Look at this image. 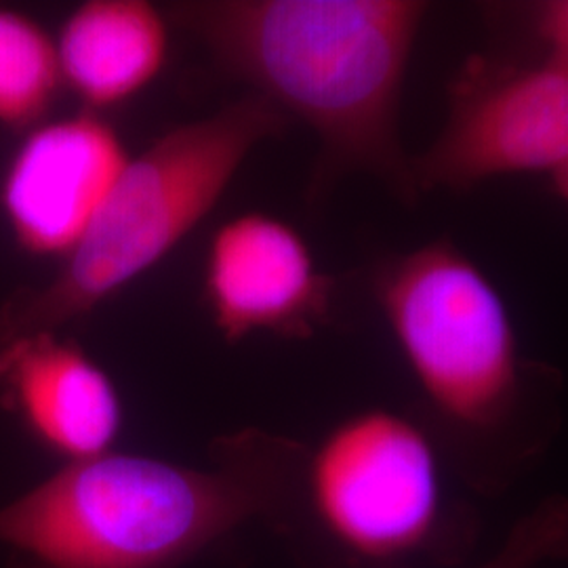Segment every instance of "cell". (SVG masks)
I'll use <instances>...</instances> for the list:
<instances>
[{
    "instance_id": "8fae6325",
    "label": "cell",
    "mask_w": 568,
    "mask_h": 568,
    "mask_svg": "<svg viewBox=\"0 0 568 568\" xmlns=\"http://www.w3.org/2000/svg\"><path fill=\"white\" fill-rule=\"evenodd\" d=\"M55 39L30 16L0 7V124L28 133L60 93Z\"/></svg>"
},
{
    "instance_id": "7a4b0ae2",
    "label": "cell",
    "mask_w": 568,
    "mask_h": 568,
    "mask_svg": "<svg viewBox=\"0 0 568 568\" xmlns=\"http://www.w3.org/2000/svg\"><path fill=\"white\" fill-rule=\"evenodd\" d=\"M274 495V476L244 462L199 469L108 450L2 506L0 544L44 568L175 567Z\"/></svg>"
},
{
    "instance_id": "9c48e42d",
    "label": "cell",
    "mask_w": 568,
    "mask_h": 568,
    "mask_svg": "<svg viewBox=\"0 0 568 568\" xmlns=\"http://www.w3.org/2000/svg\"><path fill=\"white\" fill-rule=\"evenodd\" d=\"M0 386L42 445L70 462L108 453L121 432L112 379L60 333L0 342Z\"/></svg>"
},
{
    "instance_id": "7c38bea8",
    "label": "cell",
    "mask_w": 568,
    "mask_h": 568,
    "mask_svg": "<svg viewBox=\"0 0 568 568\" xmlns=\"http://www.w3.org/2000/svg\"><path fill=\"white\" fill-rule=\"evenodd\" d=\"M568 560V497H548L509 528L504 544L474 568H541Z\"/></svg>"
},
{
    "instance_id": "ba28073f",
    "label": "cell",
    "mask_w": 568,
    "mask_h": 568,
    "mask_svg": "<svg viewBox=\"0 0 568 568\" xmlns=\"http://www.w3.org/2000/svg\"><path fill=\"white\" fill-rule=\"evenodd\" d=\"M129 161L114 126L93 112L44 121L23 133L0 183L13 241L37 257H68Z\"/></svg>"
},
{
    "instance_id": "6da1fadb",
    "label": "cell",
    "mask_w": 568,
    "mask_h": 568,
    "mask_svg": "<svg viewBox=\"0 0 568 568\" xmlns=\"http://www.w3.org/2000/svg\"><path fill=\"white\" fill-rule=\"evenodd\" d=\"M419 0H190L164 9L232 77L321 142L323 178L365 173L419 194L400 138Z\"/></svg>"
},
{
    "instance_id": "277c9868",
    "label": "cell",
    "mask_w": 568,
    "mask_h": 568,
    "mask_svg": "<svg viewBox=\"0 0 568 568\" xmlns=\"http://www.w3.org/2000/svg\"><path fill=\"white\" fill-rule=\"evenodd\" d=\"M375 297L427 403L469 440L514 426L525 365L506 297L464 248L432 241L387 260Z\"/></svg>"
},
{
    "instance_id": "52a82bcc",
    "label": "cell",
    "mask_w": 568,
    "mask_h": 568,
    "mask_svg": "<svg viewBox=\"0 0 568 568\" xmlns=\"http://www.w3.org/2000/svg\"><path fill=\"white\" fill-rule=\"evenodd\" d=\"M204 300L213 325L230 344L260 333L310 339L328 323L333 278L293 225L248 211L211 236Z\"/></svg>"
},
{
    "instance_id": "5b68a950",
    "label": "cell",
    "mask_w": 568,
    "mask_h": 568,
    "mask_svg": "<svg viewBox=\"0 0 568 568\" xmlns=\"http://www.w3.org/2000/svg\"><path fill=\"white\" fill-rule=\"evenodd\" d=\"M312 509L328 537L365 562H400L443 523L438 450L405 415L371 408L333 427L307 462Z\"/></svg>"
},
{
    "instance_id": "30bf717a",
    "label": "cell",
    "mask_w": 568,
    "mask_h": 568,
    "mask_svg": "<svg viewBox=\"0 0 568 568\" xmlns=\"http://www.w3.org/2000/svg\"><path fill=\"white\" fill-rule=\"evenodd\" d=\"M61 81L102 112L138 98L159 79L169 55V18L148 0H87L55 39Z\"/></svg>"
},
{
    "instance_id": "4fadbf2b",
    "label": "cell",
    "mask_w": 568,
    "mask_h": 568,
    "mask_svg": "<svg viewBox=\"0 0 568 568\" xmlns=\"http://www.w3.org/2000/svg\"><path fill=\"white\" fill-rule=\"evenodd\" d=\"M532 30L544 58L568 70V0L539 2L532 11Z\"/></svg>"
},
{
    "instance_id": "5bb4252c",
    "label": "cell",
    "mask_w": 568,
    "mask_h": 568,
    "mask_svg": "<svg viewBox=\"0 0 568 568\" xmlns=\"http://www.w3.org/2000/svg\"><path fill=\"white\" fill-rule=\"evenodd\" d=\"M551 183H554L556 194L568 204V166L562 173H558L556 178H551Z\"/></svg>"
},
{
    "instance_id": "3957f363",
    "label": "cell",
    "mask_w": 568,
    "mask_h": 568,
    "mask_svg": "<svg viewBox=\"0 0 568 568\" xmlns=\"http://www.w3.org/2000/svg\"><path fill=\"white\" fill-rule=\"evenodd\" d=\"M284 124L286 116L251 93L166 131L124 166L58 274L0 307V342L58 333L161 264L217 206L253 150Z\"/></svg>"
},
{
    "instance_id": "8992f818",
    "label": "cell",
    "mask_w": 568,
    "mask_h": 568,
    "mask_svg": "<svg viewBox=\"0 0 568 568\" xmlns=\"http://www.w3.org/2000/svg\"><path fill=\"white\" fill-rule=\"evenodd\" d=\"M568 166V70L467 63L453 84L447 122L426 152L413 159L419 194L466 192L480 183Z\"/></svg>"
}]
</instances>
